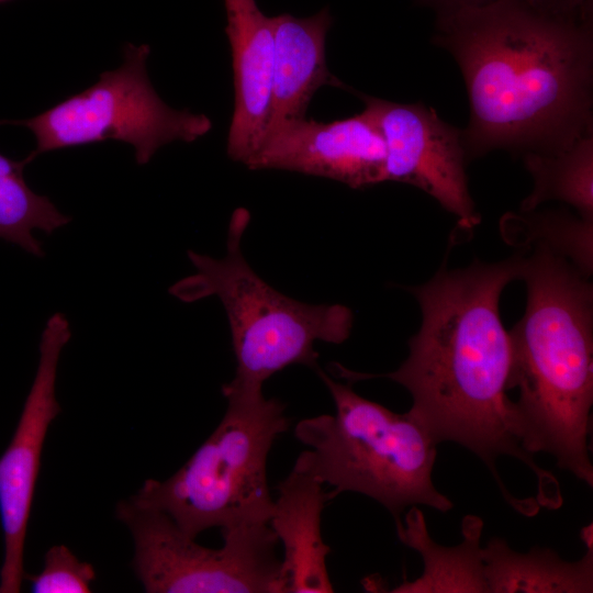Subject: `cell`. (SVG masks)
Here are the masks:
<instances>
[{"label": "cell", "instance_id": "8", "mask_svg": "<svg viewBox=\"0 0 593 593\" xmlns=\"http://www.w3.org/2000/svg\"><path fill=\"white\" fill-rule=\"evenodd\" d=\"M118 518L130 529L133 566L149 593H280L279 542L269 523L221 529L212 549L186 535L165 513L122 501Z\"/></svg>", "mask_w": 593, "mask_h": 593}, {"label": "cell", "instance_id": "4", "mask_svg": "<svg viewBox=\"0 0 593 593\" xmlns=\"http://www.w3.org/2000/svg\"><path fill=\"white\" fill-rule=\"evenodd\" d=\"M249 222L246 210L234 212L226 254L213 258L193 250L195 271L177 281L170 293L183 302L216 296L226 313L236 370L223 394L262 393L264 382L283 368L301 363L317 369L316 342L340 344L353 326V314L340 304H307L282 294L248 265L242 239Z\"/></svg>", "mask_w": 593, "mask_h": 593}, {"label": "cell", "instance_id": "16", "mask_svg": "<svg viewBox=\"0 0 593 593\" xmlns=\"http://www.w3.org/2000/svg\"><path fill=\"white\" fill-rule=\"evenodd\" d=\"M482 521L463 518V541L456 547L436 544L428 535L423 513L413 505L404 521L396 524L400 540L419 552L424 573L413 582L405 581L392 592H488L479 540Z\"/></svg>", "mask_w": 593, "mask_h": 593}, {"label": "cell", "instance_id": "9", "mask_svg": "<svg viewBox=\"0 0 593 593\" xmlns=\"http://www.w3.org/2000/svg\"><path fill=\"white\" fill-rule=\"evenodd\" d=\"M71 337L63 313L53 314L41 336L36 373L10 444L0 457V516L4 555L0 593H18L24 579L27 522L41 467L43 445L60 407L55 394L58 362Z\"/></svg>", "mask_w": 593, "mask_h": 593}, {"label": "cell", "instance_id": "22", "mask_svg": "<svg viewBox=\"0 0 593 593\" xmlns=\"http://www.w3.org/2000/svg\"><path fill=\"white\" fill-rule=\"evenodd\" d=\"M550 4L563 10L591 13L592 0H546Z\"/></svg>", "mask_w": 593, "mask_h": 593}, {"label": "cell", "instance_id": "13", "mask_svg": "<svg viewBox=\"0 0 593 593\" xmlns=\"http://www.w3.org/2000/svg\"><path fill=\"white\" fill-rule=\"evenodd\" d=\"M323 485L298 457L291 472L277 486L269 526L283 546L280 593L334 591L326 569L331 548L321 534V515L332 496Z\"/></svg>", "mask_w": 593, "mask_h": 593}, {"label": "cell", "instance_id": "19", "mask_svg": "<svg viewBox=\"0 0 593 593\" xmlns=\"http://www.w3.org/2000/svg\"><path fill=\"white\" fill-rule=\"evenodd\" d=\"M510 213L502 220V231L517 245L545 246L564 258L586 277L592 270V221L567 213Z\"/></svg>", "mask_w": 593, "mask_h": 593}, {"label": "cell", "instance_id": "17", "mask_svg": "<svg viewBox=\"0 0 593 593\" xmlns=\"http://www.w3.org/2000/svg\"><path fill=\"white\" fill-rule=\"evenodd\" d=\"M524 155L534 188L523 201L522 211H533L542 202L560 200L577 209L582 219L593 221L592 132L561 150Z\"/></svg>", "mask_w": 593, "mask_h": 593}, {"label": "cell", "instance_id": "12", "mask_svg": "<svg viewBox=\"0 0 593 593\" xmlns=\"http://www.w3.org/2000/svg\"><path fill=\"white\" fill-rule=\"evenodd\" d=\"M233 66L234 110L226 153L243 165L264 138L270 112L273 59L271 18L256 0H224Z\"/></svg>", "mask_w": 593, "mask_h": 593}, {"label": "cell", "instance_id": "5", "mask_svg": "<svg viewBox=\"0 0 593 593\" xmlns=\"http://www.w3.org/2000/svg\"><path fill=\"white\" fill-rule=\"evenodd\" d=\"M335 413L302 419L295 437L310 449L299 457L325 484L332 499L346 491L381 503L400 523L407 506L440 512L452 502L434 485L437 443L411 413H395L357 394L317 368Z\"/></svg>", "mask_w": 593, "mask_h": 593}, {"label": "cell", "instance_id": "3", "mask_svg": "<svg viewBox=\"0 0 593 593\" xmlns=\"http://www.w3.org/2000/svg\"><path fill=\"white\" fill-rule=\"evenodd\" d=\"M526 311L510 332L508 389L524 448L545 451L558 467L593 485L590 456L593 404V290L573 264L545 246L523 258Z\"/></svg>", "mask_w": 593, "mask_h": 593}, {"label": "cell", "instance_id": "18", "mask_svg": "<svg viewBox=\"0 0 593 593\" xmlns=\"http://www.w3.org/2000/svg\"><path fill=\"white\" fill-rule=\"evenodd\" d=\"M26 165L24 159L16 161L0 154V238L35 257H43L44 249L33 232L52 234L67 225L71 217L27 186L23 176Z\"/></svg>", "mask_w": 593, "mask_h": 593}, {"label": "cell", "instance_id": "7", "mask_svg": "<svg viewBox=\"0 0 593 593\" xmlns=\"http://www.w3.org/2000/svg\"><path fill=\"white\" fill-rule=\"evenodd\" d=\"M149 54V45L128 43L122 65L102 72L94 85L36 116L0 120V125H22L33 133L36 145L24 158L27 164L46 152L114 139L133 146L136 163L146 165L168 143L202 137L211 120L172 109L159 98L147 75Z\"/></svg>", "mask_w": 593, "mask_h": 593}, {"label": "cell", "instance_id": "15", "mask_svg": "<svg viewBox=\"0 0 593 593\" xmlns=\"http://www.w3.org/2000/svg\"><path fill=\"white\" fill-rule=\"evenodd\" d=\"M581 537L586 552L574 562L562 560L549 549L516 552L503 539L493 538L481 548L488 592H593L592 525L581 530Z\"/></svg>", "mask_w": 593, "mask_h": 593}, {"label": "cell", "instance_id": "10", "mask_svg": "<svg viewBox=\"0 0 593 593\" xmlns=\"http://www.w3.org/2000/svg\"><path fill=\"white\" fill-rule=\"evenodd\" d=\"M357 94L385 143V181L415 186L456 215L463 230L475 226L479 215L468 189L462 131L421 102Z\"/></svg>", "mask_w": 593, "mask_h": 593}, {"label": "cell", "instance_id": "1", "mask_svg": "<svg viewBox=\"0 0 593 593\" xmlns=\"http://www.w3.org/2000/svg\"><path fill=\"white\" fill-rule=\"evenodd\" d=\"M523 257L466 269H441L411 291L422 310V325L409 343L407 359L384 374L358 373L335 363L339 377L358 381L388 378L413 399L407 411L437 444L455 441L474 452L491 470L504 497L519 512L526 504L505 489L495 460L511 456L538 481L537 503L562 504L559 482L523 445L518 413L507 391L512 368L510 333L499 312L503 289L519 279Z\"/></svg>", "mask_w": 593, "mask_h": 593}, {"label": "cell", "instance_id": "21", "mask_svg": "<svg viewBox=\"0 0 593 593\" xmlns=\"http://www.w3.org/2000/svg\"><path fill=\"white\" fill-rule=\"evenodd\" d=\"M424 4L435 8L438 14L457 11L460 9L485 5L495 0H419Z\"/></svg>", "mask_w": 593, "mask_h": 593}, {"label": "cell", "instance_id": "20", "mask_svg": "<svg viewBox=\"0 0 593 593\" xmlns=\"http://www.w3.org/2000/svg\"><path fill=\"white\" fill-rule=\"evenodd\" d=\"M96 578L93 567L80 561L66 546H53L45 555L44 568L31 577L35 593H86Z\"/></svg>", "mask_w": 593, "mask_h": 593}, {"label": "cell", "instance_id": "2", "mask_svg": "<svg viewBox=\"0 0 593 593\" xmlns=\"http://www.w3.org/2000/svg\"><path fill=\"white\" fill-rule=\"evenodd\" d=\"M591 13L546 0H495L438 14L434 42L462 72L466 155L555 153L592 132Z\"/></svg>", "mask_w": 593, "mask_h": 593}, {"label": "cell", "instance_id": "23", "mask_svg": "<svg viewBox=\"0 0 593 593\" xmlns=\"http://www.w3.org/2000/svg\"><path fill=\"white\" fill-rule=\"evenodd\" d=\"M1 1H5V0H0V2H1Z\"/></svg>", "mask_w": 593, "mask_h": 593}, {"label": "cell", "instance_id": "6", "mask_svg": "<svg viewBox=\"0 0 593 593\" xmlns=\"http://www.w3.org/2000/svg\"><path fill=\"white\" fill-rule=\"evenodd\" d=\"M226 412L211 436L165 481L147 480L134 502L168 515L188 536L269 523L273 510L266 465L289 427L284 405L259 394H224Z\"/></svg>", "mask_w": 593, "mask_h": 593}, {"label": "cell", "instance_id": "11", "mask_svg": "<svg viewBox=\"0 0 593 593\" xmlns=\"http://www.w3.org/2000/svg\"><path fill=\"white\" fill-rule=\"evenodd\" d=\"M385 159L383 136L362 111L332 122L306 116L282 122L267 130L244 165L251 170H288L363 189L385 181Z\"/></svg>", "mask_w": 593, "mask_h": 593}, {"label": "cell", "instance_id": "14", "mask_svg": "<svg viewBox=\"0 0 593 593\" xmlns=\"http://www.w3.org/2000/svg\"><path fill=\"white\" fill-rule=\"evenodd\" d=\"M271 23L273 59L267 130L305 118L313 96L323 86L349 89L327 68L325 42L333 24L328 8L307 18L278 14L271 16Z\"/></svg>", "mask_w": 593, "mask_h": 593}]
</instances>
